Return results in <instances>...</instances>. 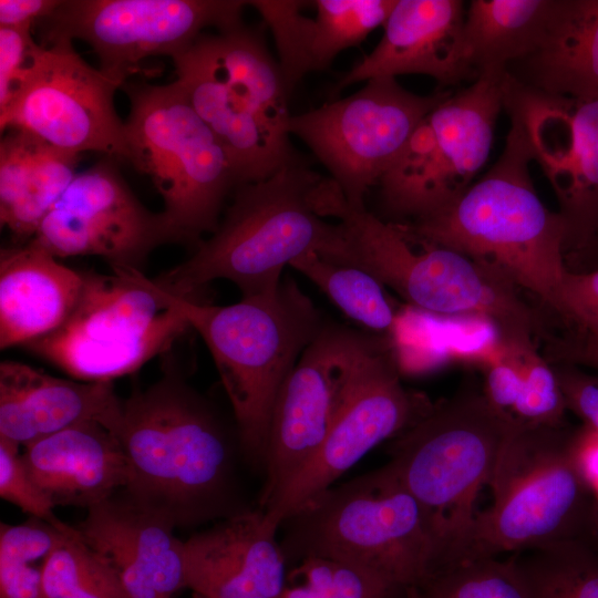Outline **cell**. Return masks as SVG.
<instances>
[{
    "mask_svg": "<svg viewBox=\"0 0 598 598\" xmlns=\"http://www.w3.org/2000/svg\"><path fill=\"white\" fill-rule=\"evenodd\" d=\"M61 0H0V28L28 27L49 17Z\"/></svg>",
    "mask_w": 598,
    "mask_h": 598,
    "instance_id": "cell-42",
    "label": "cell"
},
{
    "mask_svg": "<svg viewBox=\"0 0 598 598\" xmlns=\"http://www.w3.org/2000/svg\"><path fill=\"white\" fill-rule=\"evenodd\" d=\"M124 85L128 162L162 196L169 243L196 248L216 230L225 199L238 186L230 157L175 81Z\"/></svg>",
    "mask_w": 598,
    "mask_h": 598,
    "instance_id": "cell-9",
    "label": "cell"
},
{
    "mask_svg": "<svg viewBox=\"0 0 598 598\" xmlns=\"http://www.w3.org/2000/svg\"><path fill=\"white\" fill-rule=\"evenodd\" d=\"M503 110L520 116L534 162L556 195L566 259L585 249L598 231V99L550 94L507 72Z\"/></svg>",
    "mask_w": 598,
    "mask_h": 598,
    "instance_id": "cell-18",
    "label": "cell"
},
{
    "mask_svg": "<svg viewBox=\"0 0 598 598\" xmlns=\"http://www.w3.org/2000/svg\"><path fill=\"white\" fill-rule=\"evenodd\" d=\"M75 528L116 569L130 598H173L186 588L184 540L175 525L126 494L90 506Z\"/></svg>",
    "mask_w": 598,
    "mask_h": 598,
    "instance_id": "cell-21",
    "label": "cell"
},
{
    "mask_svg": "<svg viewBox=\"0 0 598 598\" xmlns=\"http://www.w3.org/2000/svg\"><path fill=\"white\" fill-rule=\"evenodd\" d=\"M584 367L592 369L596 373H598V352L588 358L581 365V368Z\"/></svg>",
    "mask_w": 598,
    "mask_h": 598,
    "instance_id": "cell-46",
    "label": "cell"
},
{
    "mask_svg": "<svg viewBox=\"0 0 598 598\" xmlns=\"http://www.w3.org/2000/svg\"><path fill=\"white\" fill-rule=\"evenodd\" d=\"M104 561L105 557L90 547L74 527L41 564V598H69Z\"/></svg>",
    "mask_w": 598,
    "mask_h": 598,
    "instance_id": "cell-37",
    "label": "cell"
},
{
    "mask_svg": "<svg viewBox=\"0 0 598 598\" xmlns=\"http://www.w3.org/2000/svg\"><path fill=\"white\" fill-rule=\"evenodd\" d=\"M281 525L285 556L342 561L399 592L420 587L441 551L429 512L383 466L329 487Z\"/></svg>",
    "mask_w": 598,
    "mask_h": 598,
    "instance_id": "cell-8",
    "label": "cell"
},
{
    "mask_svg": "<svg viewBox=\"0 0 598 598\" xmlns=\"http://www.w3.org/2000/svg\"><path fill=\"white\" fill-rule=\"evenodd\" d=\"M400 371L391 340L365 360L350 381L317 455L262 511L268 527L277 532L373 447L394 439L427 412L433 403L404 388Z\"/></svg>",
    "mask_w": 598,
    "mask_h": 598,
    "instance_id": "cell-17",
    "label": "cell"
},
{
    "mask_svg": "<svg viewBox=\"0 0 598 598\" xmlns=\"http://www.w3.org/2000/svg\"><path fill=\"white\" fill-rule=\"evenodd\" d=\"M163 293L207 346L233 408L239 446L251 465L264 468L276 398L324 326L320 311L289 277L228 306Z\"/></svg>",
    "mask_w": 598,
    "mask_h": 598,
    "instance_id": "cell-6",
    "label": "cell"
},
{
    "mask_svg": "<svg viewBox=\"0 0 598 598\" xmlns=\"http://www.w3.org/2000/svg\"><path fill=\"white\" fill-rule=\"evenodd\" d=\"M318 214L339 220L343 251L338 264L368 271L412 307L437 316L481 318L508 341L546 338L540 313L504 274L417 236L405 224L352 208L330 177L319 188Z\"/></svg>",
    "mask_w": 598,
    "mask_h": 598,
    "instance_id": "cell-2",
    "label": "cell"
},
{
    "mask_svg": "<svg viewBox=\"0 0 598 598\" xmlns=\"http://www.w3.org/2000/svg\"><path fill=\"white\" fill-rule=\"evenodd\" d=\"M290 266L317 285L349 318L391 339L400 316L374 276L327 260L316 251L298 257Z\"/></svg>",
    "mask_w": 598,
    "mask_h": 598,
    "instance_id": "cell-30",
    "label": "cell"
},
{
    "mask_svg": "<svg viewBox=\"0 0 598 598\" xmlns=\"http://www.w3.org/2000/svg\"><path fill=\"white\" fill-rule=\"evenodd\" d=\"M505 111L509 131L488 171L446 209L402 224L497 269L554 317L567 270L565 225L536 193L529 171L533 152L520 116Z\"/></svg>",
    "mask_w": 598,
    "mask_h": 598,
    "instance_id": "cell-3",
    "label": "cell"
},
{
    "mask_svg": "<svg viewBox=\"0 0 598 598\" xmlns=\"http://www.w3.org/2000/svg\"><path fill=\"white\" fill-rule=\"evenodd\" d=\"M507 72L534 89L577 100L598 99V0H555L539 48Z\"/></svg>",
    "mask_w": 598,
    "mask_h": 598,
    "instance_id": "cell-27",
    "label": "cell"
},
{
    "mask_svg": "<svg viewBox=\"0 0 598 598\" xmlns=\"http://www.w3.org/2000/svg\"><path fill=\"white\" fill-rule=\"evenodd\" d=\"M416 588L421 598H528L511 555L443 566Z\"/></svg>",
    "mask_w": 598,
    "mask_h": 598,
    "instance_id": "cell-33",
    "label": "cell"
},
{
    "mask_svg": "<svg viewBox=\"0 0 598 598\" xmlns=\"http://www.w3.org/2000/svg\"><path fill=\"white\" fill-rule=\"evenodd\" d=\"M37 44L32 25L0 28V110L7 105Z\"/></svg>",
    "mask_w": 598,
    "mask_h": 598,
    "instance_id": "cell-40",
    "label": "cell"
},
{
    "mask_svg": "<svg viewBox=\"0 0 598 598\" xmlns=\"http://www.w3.org/2000/svg\"><path fill=\"white\" fill-rule=\"evenodd\" d=\"M69 598H130L112 564H104L87 579L79 584Z\"/></svg>",
    "mask_w": 598,
    "mask_h": 598,
    "instance_id": "cell-43",
    "label": "cell"
},
{
    "mask_svg": "<svg viewBox=\"0 0 598 598\" xmlns=\"http://www.w3.org/2000/svg\"><path fill=\"white\" fill-rule=\"evenodd\" d=\"M122 402L112 382L61 379L18 361L0 363V436L19 446L84 422L114 433Z\"/></svg>",
    "mask_w": 598,
    "mask_h": 598,
    "instance_id": "cell-23",
    "label": "cell"
},
{
    "mask_svg": "<svg viewBox=\"0 0 598 598\" xmlns=\"http://www.w3.org/2000/svg\"><path fill=\"white\" fill-rule=\"evenodd\" d=\"M560 331L547 339L550 363L581 367L598 352V269L566 270L554 315Z\"/></svg>",
    "mask_w": 598,
    "mask_h": 598,
    "instance_id": "cell-31",
    "label": "cell"
},
{
    "mask_svg": "<svg viewBox=\"0 0 598 598\" xmlns=\"http://www.w3.org/2000/svg\"><path fill=\"white\" fill-rule=\"evenodd\" d=\"M566 269L573 272H585L598 269V231L581 251L565 259Z\"/></svg>",
    "mask_w": 598,
    "mask_h": 598,
    "instance_id": "cell-45",
    "label": "cell"
},
{
    "mask_svg": "<svg viewBox=\"0 0 598 598\" xmlns=\"http://www.w3.org/2000/svg\"><path fill=\"white\" fill-rule=\"evenodd\" d=\"M175 82L228 153L238 185L299 162L289 92L260 34L244 23L204 32L175 56Z\"/></svg>",
    "mask_w": 598,
    "mask_h": 598,
    "instance_id": "cell-7",
    "label": "cell"
},
{
    "mask_svg": "<svg viewBox=\"0 0 598 598\" xmlns=\"http://www.w3.org/2000/svg\"><path fill=\"white\" fill-rule=\"evenodd\" d=\"M528 598H598V548L567 540L511 555Z\"/></svg>",
    "mask_w": 598,
    "mask_h": 598,
    "instance_id": "cell-29",
    "label": "cell"
},
{
    "mask_svg": "<svg viewBox=\"0 0 598 598\" xmlns=\"http://www.w3.org/2000/svg\"><path fill=\"white\" fill-rule=\"evenodd\" d=\"M105 157L79 172L29 241L55 258L99 256L113 270H138L169 243L159 213L147 210Z\"/></svg>",
    "mask_w": 598,
    "mask_h": 598,
    "instance_id": "cell-19",
    "label": "cell"
},
{
    "mask_svg": "<svg viewBox=\"0 0 598 598\" xmlns=\"http://www.w3.org/2000/svg\"><path fill=\"white\" fill-rule=\"evenodd\" d=\"M388 341L378 334L324 323L305 349L274 404L259 509L268 508L313 460L350 381Z\"/></svg>",
    "mask_w": 598,
    "mask_h": 598,
    "instance_id": "cell-16",
    "label": "cell"
},
{
    "mask_svg": "<svg viewBox=\"0 0 598 598\" xmlns=\"http://www.w3.org/2000/svg\"><path fill=\"white\" fill-rule=\"evenodd\" d=\"M79 154L25 131L0 141V221L20 245L29 243L75 175Z\"/></svg>",
    "mask_w": 598,
    "mask_h": 598,
    "instance_id": "cell-26",
    "label": "cell"
},
{
    "mask_svg": "<svg viewBox=\"0 0 598 598\" xmlns=\"http://www.w3.org/2000/svg\"><path fill=\"white\" fill-rule=\"evenodd\" d=\"M24 448L30 477L54 507L89 508L125 489L130 481L121 442L96 422L75 424Z\"/></svg>",
    "mask_w": 598,
    "mask_h": 598,
    "instance_id": "cell-24",
    "label": "cell"
},
{
    "mask_svg": "<svg viewBox=\"0 0 598 598\" xmlns=\"http://www.w3.org/2000/svg\"><path fill=\"white\" fill-rule=\"evenodd\" d=\"M319 598H392L399 591L378 576L323 557H307L295 569Z\"/></svg>",
    "mask_w": 598,
    "mask_h": 598,
    "instance_id": "cell-35",
    "label": "cell"
},
{
    "mask_svg": "<svg viewBox=\"0 0 598 598\" xmlns=\"http://www.w3.org/2000/svg\"><path fill=\"white\" fill-rule=\"evenodd\" d=\"M567 411L553 364L539 353L537 346L530 347L526 351L523 386L512 416L529 424L560 426L567 424Z\"/></svg>",
    "mask_w": 598,
    "mask_h": 598,
    "instance_id": "cell-36",
    "label": "cell"
},
{
    "mask_svg": "<svg viewBox=\"0 0 598 598\" xmlns=\"http://www.w3.org/2000/svg\"><path fill=\"white\" fill-rule=\"evenodd\" d=\"M83 272L65 321L24 348L74 380L112 382L167 350L189 326L138 270Z\"/></svg>",
    "mask_w": 598,
    "mask_h": 598,
    "instance_id": "cell-11",
    "label": "cell"
},
{
    "mask_svg": "<svg viewBox=\"0 0 598 598\" xmlns=\"http://www.w3.org/2000/svg\"><path fill=\"white\" fill-rule=\"evenodd\" d=\"M464 1L396 0L375 48L336 84L330 97L349 85L374 78L427 75L447 91L477 74L464 40Z\"/></svg>",
    "mask_w": 598,
    "mask_h": 598,
    "instance_id": "cell-20",
    "label": "cell"
},
{
    "mask_svg": "<svg viewBox=\"0 0 598 598\" xmlns=\"http://www.w3.org/2000/svg\"><path fill=\"white\" fill-rule=\"evenodd\" d=\"M566 408L598 432V373L567 363H551Z\"/></svg>",
    "mask_w": 598,
    "mask_h": 598,
    "instance_id": "cell-39",
    "label": "cell"
},
{
    "mask_svg": "<svg viewBox=\"0 0 598 598\" xmlns=\"http://www.w3.org/2000/svg\"><path fill=\"white\" fill-rule=\"evenodd\" d=\"M513 419L483 390L466 389L433 403L392 439L383 467L431 515L441 542L437 563L472 523Z\"/></svg>",
    "mask_w": 598,
    "mask_h": 598,
    "instance_id": "cell-10",
    "label": "cell"
},
{
    "mask_svg": "<svg viewBox=\"0 0 598 598\" xmlns=\"http://www.w3.org/2000/svg\"><path fill=\"white\" fill-rule=\"evenodd\" d=\"M130 467L125 494L176 526L244 512L236 508L230 440L210 408L166 374L122 402L114 432Z\"/></svg>",
    "mask_w": 598,
    "mask_h": 598,
    "instance_id": "cell-1",
    "label": "cell"
},
{
    "mask_svg": "<svg viewBox=\"0 0 598 598\" xmlns=\"http://www.w3.org/2000/svg\"><path fill=\"white\" fill-rule=\"evenodd\" d=\"M262 511L219 519L184 540L185 587L200 598H279L285 554Z\"/></svg>",
    "mask_w": 598,
    "mask_h": 598,
    "instance_id": "cell-22",
    "label": "cell"
},
{
    "mask_svg": "<svg viewBox=\"0 0 598 598\" xmlns=\"http://www.w3.org/2000/svg\"><path fill=\"white\" fill-rule=\"evenodd\" d=\"M41 566L0 563V598H41Z\"/></svg>",
    "mask_w": 598,
    "mask_h": 598,
    "instance_id": "cell-41",
    "label": "cell"
},
{
    "mask_svg": "<svg viewBox=\"0 0 598 598\" xmlns=\"http://www.w3.org/2000/svg\"><path fill=\"white\" fill-rule=\"evenodd\" d=\"M575 451L582 476L598 501V432L586 423L576 426Z\"/></svg>",
    "mask_w": 598,
    "mask_h": 598,
    "instance_id": "cell-44",
    "label": "cell"
},
{
    "mask_svg": "<svg viewBox=\"0 0 598 598\" xmlns=\"http://www.w3.org/2000/svg\"><path fill=\"white\" fill-rule=\"evenodd\" d=\"M507 72L480 75L417 124L382 175L381 203L395 223H414L454 204L485 165L503 110Z\"/></svg>",
    "mask_w": 598,
    "mask_h": 598,
    "instance_id": "cell-12",
    "label": "cell"
},
{
    "mask_svg": "<svg viewBox=\"0 0 598 598\" xmlns=\"http://www.w3.org/2000/svg\"><path fill=\"white\" fill-rule=\"evenodd\" d=\"M83 272L31 243L0 254V347H25L55 331L72 311Z\"/></svg>",
    "mask_w": 598,
    "mask_h": 598,
    "instance_id": "cell-25",
    "label": "cell"
},
{
    "mask_svg": "<svg viewBox=\"0 0 598 598\" xmlns=\"http://www.w3.org/2000/svg\"><path fill=\"white\" fill-rule=\"evenodd\" d=\"M453 91L419 95L380 76L353 94L298 115L289 132L330 173L348 204L364 209L370 187L398 158L420 121Z\"/></svg>",
    "mask_w": 598,
    "mask_h": 598,
    "instance_id": "cell-13",
    "label": "cell"
},
{
    "mask_svg": "<svg viewBox=\"0 0 598 598\" xmlns=\"http://www.w3.org/2000/svg\"><path fill=\"white\" fill-rule=\"evenodd\" d=\"M245 6L243 0H61L38 24L43 45L86 42L101 70L126 81L146 58L174 59L206 29L241 24Z\"/></svg>",
    "mask_w": 598,
    "mask_h": 598,
    "instance_id": "cell-15",
    "label": "cell"
},
{
    "mask_svg": "<svg viewBox=\"0 0 598 598\" xmlns=\"http://www.w3.org/2000/svg\"><path fill=\"white\" fill-rule=\"evenodd\" d=\"M575 437L568 424L513 419L488 483L491 505L475 514L434 571L567 540L597 545L598 501L579 468Z\"/></svg>",
    "mask_w": 598,
    "mask_h": 598,
    "instance_id": "cell-4",
    "label": "cell"
},
{
    "mask_svg": "<svg viewBox=\"0 0 598 598\" xmlns=\"http://www.w3.org/2000/svg\"><path fill=\"white\" fill-rule=\"evenodd\" d=\"M0 496L31 517L58 523L53 504L30 477L19 445L0 436Z\"/></svg>",
    "mask_w": 598,
    "mask_h": 598,
    "instance_id": "cell-38",
    "label": "cell"
},
{
    "mask_svg": "<svg viewBox=\"0 0 598 598\" xmlns=\"http://www.w3.org/2000/svg\"><path fill=\"white\" fill-rule=\"evenodd\" d=\"M322 178L299 161L238 185L216 230L154 281L173 296L195 299L210 281L225 279L250 297L276 289L283 268L310 251L337 262L343 249L341 226L316 209Z\"/></svg>",
    "mask_w": 598,
    "mask_h": 598,
    "instance_id": "cell-5",
    "label": "cell"
},
{
    "mask_svg": "<svg viewBox=\"0 0 598 598\" xmlns=\"http://www.w3.org/2000/svg\"><path fill=\"white\" fill-rule=\"evenodd\" d=\"M555 0H472L465 11L463 40L477 78L507 68L542 44Z\"/></svg>",
    "mask_w": 598,
    "mask_h": 598,
    "instance_id": "cell-28",
    "label": "cell"
},
{
    "mask_svg": "<svg viewBox=\"0 0 598 598\" xmlns=\"http://www.w3.org/2000/svg\"><path fill=\"white\" fill-rule=\"evenodd\" d=\"M405 598H421L419 589L416 587H410L404 592Z\"/></svg>",
    "mask_w": 598,
    "mask_h": 598,
    "instance_id": "cell-47",
    "label": "cell"
},
{
    "mask_svg": "<svg viewBox=\"0 0 598 598\" xmlns=\"http://www.w3.org/2000/svg\"><path fill=\"white\" fill-rule=\"evenodd\" d=\"M396 0H316L312 18L313 71L329 68L343 50L360 45L386 22Z\"/></svg>",
    "mask_w": 598,
    "mask_h": 598,
    "instance_id": "cell-32",
    "label": "cell"
},
{
    "mask_svg": "<svg viewBox=\"0 0 598 598\" xmlns=\"http://www.w3.org/2000/svg\"><path fill=\"white\" fill-rule=\"evenodd\" d=\"M125 83L90 65L69 40L37 44L0 110L1 132L21 130L79 155L97 152L128 162L125 122L114 106L115 92Z\"/></svg>",
    "mask_w": 598,
    "mask_h": 598,
    "instance_id": "cell-14",
    "label": "cell"
},
{
    "mask_svg": "<svg viewBox=\"0 0 598 598\" xmlns=\"http://www.w3.org/2000/svg\"><path fill=\"white\" fill-rule=\"evenodd\" d=\"M255 8L270 28L279 55V69L289 94L298 82L313 72L311 56L312 18L302 13L309 1L251 0Z\"/></svg>",
    "mask_w": 598,
    "mask_h": 598,
    "instance_id": "cell-34",
    "label": "cell"
},
{
    "mask_svg": "<svg viewBox=\"0 0 598 598\" xmlns=\"http://www.w3.org/2000/svg\"><path fill=\"white\" fill-rule=\"evenodd\" d=\"M597 548H598V537H597Z\"/></svg>",
    "mask_w": 598,
    "mask_h": 598,
    "instance_id": "cell-48",
    "label": "cell"
}]
</instances>
